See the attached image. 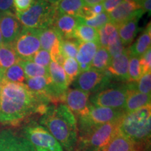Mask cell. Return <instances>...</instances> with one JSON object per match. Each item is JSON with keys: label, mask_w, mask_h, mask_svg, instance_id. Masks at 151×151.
Segmentation results:
<instances>
[{"label": "cell", "mask_w": 151, "mask_h": 151, "mask_svg": "<svg viewBox=\"0 0 151 151\" xmlns=\"http://www.w3.org/2000/svg\"><path fill=\"white\" fill-rule=\"evenodd\" d=\"M0 81V124L16 125L35 113H45L50 103L47 98L30 91L24 83Z\"/></svg>", "instance_id": "1"}, {"label": "cell", "mask_w": 151, "mask_h": 151, "mask_svg": "<svg viewBox=\"0 0 151 151\" xmlns=\"http://www.w3.org/2000/svg\"><path fill=\"white\" fill-rule=\"evenodd\" d=\"M40 124L52 135L65 151H74L78 143V127L74 114L65 104L48 106Z\"/></svg>", "instance_id": "2"}, {"label": "cell", "mask_w": 151, "mask_h": 151, "mask_svg": "<svg viewBox=\"0 0 151 151\" xmlns=\"http://www.w3.org/2000/svg\"><path fill=\"white\" fill-rule=\"evenodd\" d=\"M118 132L144 149L150 140L151 105L126 113L120 120Z\"/></svg>", "instance_id": "3"}, {"label": "cell", "mask_w": 151, "mask_h": 151, "mask_svg": "<svg viewBox=\"0 0 151 151\" xmlns=\"http://www.w3.org/2000/svg\"><path fill=\"white\" fill-rule=\"evenodd\" d=\"M59 14L57 4L46 0H35L24 12H16V16L22 27L28 29H44L53 25Z\"/></svg>", "instance_id": "4"}, {"label": "cell", "mask_w": 151, "mask_h": 151, "mask_svg": "<svg viewBox=\"0 0 151 151\" xmlns=\"http://www.w3.org/2000/svg\"><path fill=\"white\" fill-rule=\"evenodd\" d=\"M125 113L124 110L96 106L91 104L88 114L86 116L78 118L81 138L88 134L98 126L119 120Z\"/></svg>", "instance_id": "5"}, {"label": "cell", "mask_w": 151, "mask_h": 151, "mask_svg": "<svg viewBox=\"0 0 151 151\" xmlns=\"http://www.w3.org/2000/svg\"><path fill=\"white\" fill-rule=\"evenodd\" d=\"M23 134L36 151H65L60 143L41 124H28L24 127Z\"/></svg>", "instance_id": "6"}, {"label": "cell", "mask_w": 151, "mask_h": 151, "mask_svg": "<svg viewBox=\"0 0 151 151\" xmlns=\"http://www.w3.org/2000/svg\"><path fill=\"white\" fill-rule=\"evenodd\" d=\"M129 88V84L104 88L95 92L90 97V102L96 106L123 110Z\"/></svg>", "instance_id": "7"}, {"label": "cell", "mask_w": 151, "mask_h": 151, "mask_svg": "<svg viewBox=\"0 0 151 151\" xmlns=\"http://www.w3.org/2000/svg\"><path fill=\"white\" fill-rule=\"evenodd\" d=\"M121 119L98 126L88 134L81 138L82 144L86 151H99L110 141L118 132Z\"/></svg>", "instance_id": "8"}, {"label": "cell", "mask_w": 151, "mask_h": 151, "mask_svg": "<svg viewBox=\"0 0 151 151\" xmlns=\"http://www.w3.org/2000/svg\"><path fill=\"white\" fill-rule=\"evenodd\" d=\"M111 78L106 71H101L90 68L79 73L72 84L77 89L91 94L106 88L110 83Z\"/></svg>", "instance_id": "9"}, {"label": "cell", "mask_w": 151, "mask_h": 151, "mask_svg": "<svg viewBox=\"0 0 151 151\" xmlns=\"http://www.w3.org/2000/svg\"><path fill=\"white\" fill-rule=\"evenodd\" d=\"M15 51L21 60H32L35 55L40 50L41 45L36 29H28L22 27L12 43Z\"/></svg>", "instance_id": "10"}, {"label": "cell", "mask_w": 151, "mask_h": 151, "mask_svg": "<svg viewBox=\"0 0 151 151\" xmlns=\"http://www.w3.org/2000/svg\"><path fill=\"white\" fill-rule=\"evenodd\" d=\"M90 94L77 88H69L65 94L64 103L78 118L86 116L89 112Z\"/></svg>", "instance_id": "11"}, {"label": "cell", "mask_w": 151, "mask_h": 151, "mask_svg": "<svg viewBox=\"0 0 151 151\" xmlns=\"http://www.w3.org/2000/svg\"><path fill=\"white\" fill-rule=\"evenodd\" d=\"M48 70L55 102L57 104L64 103L65 94L69 86L65 71L61 65L53 61L50 62Z\"/></svg>", "instance_id": "12"}, {"label": "cell", "mask_w": 151, "mask_h": 151, "mask_svg": "<svg viewBox=\"0 0 151 151\" xmlns=\"http://www.w3.org/2000/svg\"><path fill=\"white\" fill-rule=\"evenodd\" d=\"M144 14V11L136 1H123L109 14L111 22L118 27L119 25L131 19L141 18Z\"/></svg>", "instance_id": "13"}, {"label": "cell", "mask_w": 151, "mask_h": 151, "mask_svg": "<svg viewBox=\"0 0 151 151\" xmlns=\"http://www.w3.org/2000/svg\"><path fill=\"white\" fill-rule=\"evenodd\" d=\"M0 151H36L24 137H19L11 130L0 132Z\"/></svg>", "instance_id": "14"}, {"label": "cell", "mask_w": 151, "mask_h": 151, "mask_svg": "<svg viewBox=\"0 0 151 151\" xmlns=\"http://www.w3.org/2000/svg\"><path fill=\"white\" fill-rule=\"evenodd\" d=\"M22 28L21 24L13 13H4L0 16V32L3 43L14 42L21 32Z\"/></svg>", "instance_id": "15"}, {"label": "cell", "mask_w": 151, "mask_h": 151, "mask_svg": "<svg viewBox=\"0 0 151 151\" xmlns=\"http://www.w3.org/2000/svg\"><path fill=\"white\" fill-rule=\"evenodd\" d=\"M129 52L128 48L124 49L122 54L111 58V61L106 71L111 77L119 81H127Z\"/></svg>", "instance_id": "16"}, {"label": "cell", "mask_w": 151, "mask_h": 151, "mask_svg": "<svg viewBox=\"0 0 151 151\" xmlns=\"http://www.w3.org/2000/svg\"><path fill=\"white\" fill-rule=\"evenodd\" d=\"M80 22V18L60 14L55 20L53 27L62 39H73V32Z\"/></svg>", "instance_id": "17"}, {"label": "cell", "mask_w": 151, "mask_h": 151, "mask_svg": "<svg viewBox=\"0 0 151 151\" xmlns=\"http://www.w3.org/2000/svg\"><path fill=\"white\" fill-rule=\"evenodd\" d=\"M128 84L129 88L123 109L124 112H132L150 104V94H144L138 92L135 89L134 83H129Z\"/></svg>", "instance_id": "18"}, {"label": "cell", "mask_w": 151, "mask_h": 151, "mask_svg": "<svg viewBox=\"0 0 151 151\" xmlns=\"http://www.w3.org/2000/svg\"><path fill=\"white\" fill-rule=\"evenodd\" d=\"M143 149L131 140L124 137L120 132L99 151H143Z\"/></svg>", "instance_id": "19"}, {"label": "cell", "mask_w": 151, "mask_h": 151, "mask_svg": "<svg viewBox=\"0 0 151 151\" xmlns=\"http://www.w3.org/2000/svg\"><path fill=\"white\" fill-rule=\"evenodd\" d=\"M151 45V27L150 23L143 30L136 42L128 48L130 56L140 57L146 52Z\"/></svg>", "instance_id": "20"}, {"label": "cell", "mask_w": 151, "mask_h": 151, "mask_svg": "<svg viewBox=\"0 0 151 151\" xmlns=\"http://www.w3.org/2000/svg\"><path fill=\"white\" fill-rule=\"evenodd\" d=\"M139 18H133L119 25L118 33L124 47L132 43L138 32V22Z\"/></svg>", "instance_id": "21"}, {"label": "cell", "mask_w": 151, "mask_h": 151, "mask_svg": "<svg viewBox=\"0 0 151 151\" xmlns=\"http://www.w3.org/2000/svg\"><path fill=\"white\" fill-rule=\"evenodd\" d=\"M99 47L95 42H80L77 52L76 61L78 65H86L91 67V62Z\"/></svg>", "instance_id": "22"}, {"label": "cell", "mask_w": 151, "mask_h": 151, "mask_svg": "<svg viewBox=\"0 0 151 151\" xmlns=\"http://www.w3.org/2000/svg\"><path fill=\"white\" fill-rule=\"evenodd\" d=\"M36 31L40 41L41 47L46 51L50 52L56 41L61 39L53 26L44 29H36Z\"/></svg>", "instance_id": "23"}, {"label": "cell", "mask_w": 151, "mask_h": 151, "mask_svg": "<svg viewBox=\"0 0 151 151\" xmlns=\"http://www.w3.org/2000/svg\"><path fill=\"white\" fill-rule=\"evenodd\" d=\"M73 38L79 42H95L99 43L97 29L83 23L81 18L80 22L73 32Z\"/></svg>", "instance_id": "24"}, {"label": "cell", "mask_w": 151, "mask_h": 151, "mask_svg": "<svg viewBox=\"0 0 151 151\" xmlns=\"http://www.w3.org/2000/svg\"><path fill=\"white\" fill-rule=\"evenodd\" d=\"M26 80L27 78L23 69L18 63L7 69H0V81H5L16 83H24Z\"/></svg>", "instance_id": "25"}, {"label": "cell", "mask_w": 151, "mask_h": 151, "mask_svg": "<svg viewBox=\"0 0 151 151\" xmlns=\"http://www.w3.org/2000/svg\"><path fill=\"white\" fill-rule=\"evenodd\" d=\"M20 60L11 43H2L0 46V69H7Z\"/></svg>", "instance_id": "26"}, {"label": "cell", "mask_w": 151, "mask_h": 151, "mask_svg": "<svg viewBox=\"0 0 151 151\" xmlns=\"http://www.w3.org/2000/svg\"><path fill=\"white\" fill-rule=\"evenodd\" d=\"M97 32L99 46L105 48H106L111 43L114 42L119 37L118 28L111 22L97 29Z\"/></svg>", "instance_id": "27"}, {"label": "cell", "mask_w": 151, "mask_h": 151, "mask_svg": "<svg viewBox=\"0 0 151 151\" xmlns=\"http://www.w3.org/2000/svg\"><path fill=\"white\" fill-rule=\"evenodd\" d=\"M18 64L21 66L22 69H23L24 73L27 78H34V77L38 76H50L48 68L37 65V64L31 61V60H20Z\"/></svg>", "instance_id": "28"}, {"label": "cell", "mask_w": 151, "mask_h": 151, "mask_svg": "<svg viewBox=\"0 0 151 151\" xmlns=\"http://www.w3.org/2000/svg\"><path fill=\"white\" fill-rule=\"evenodd\" d=\"M56 4L60 14L77 17L86 6L83 0H60Z\"/></svg>", "instance_id": "29"}, {"label": "cell", "mask_w": 151, "mask_h": 151, "mask_svg": "<svg viewBox=\"0 0 151 151\" xmlns=\"http://www.w3.org/2000/svg\"><path fill=\"white\" fill-rule=\"evenodd\" d=\"M111 61V57L106 48L99 46L91 62V68L98 71H105Z\"/></svg>", "instance_id": "30"}, {"label": "cell", "mask_w": 151, "mask_h": 151, "mask_svg": "<svg viewBox=\"0 0 151 151\" xmlns=\"http://www.w3.org/2000/svg\"><path fill=\"white\" fill-rule=\"evenodd\" d=\"M62 66H63L62 68L67 76L68 83L70 86V84H72V83L80 73L78 63L75 60V58H65Z\"/></svg>", "instance_id": "31"}, {"label": "cell", "mask_w": 151, "mask_h": 151, "mask_svg": "<svg viewBox=\"0 0 151 151\" xmlns=\"http://www.w3.org/2000/svg\"><path fill=\"white\" fill-rule=\"evenodd\" d=\"M139 59H140V58H139V57H129L127 82L136 83L142 76L140 63H139Z\"/></svg>", "instance_id": "32"}, {"label": "cell", "mask_w": 151, "mask_h": 151, "mask_svg": "<svg viewBox=\"0 0 151 151\" xmlns=\"http://www.w3.org/2000/svg\"><path fill=\"white\" fill-rule=\"evenodd\" d=\"M80 42L74 39H62L60 41V48L62 53L65 58H75L78 52V48Z\"/></svg>", "instance_id": "33"}, {"label": "cell", "mask_w": 151, "mask_h": 151, "mask_svg": "<svg viewBox=\"0 0 151 151\" xmlns=\"http://www.w3.org/2000/svg\"><path fill=\"white\" fill-rule=\"evenodd\" d=\"M81 20L83 23L88 26H90V27H93L96 29H100L101 27H104L105 24L111 22L109 14L108 13L105 12V11L92 18L87 19V20H83V19L81 18Z\"/></svg>", "instance_id": "34"}, {"label": "cell", "mask_w": 151, "mask_h": 151, "mask_svg": "<svg viewBox=\"0 0 151 151\" xmlns=\"http://www.w3.org/2000/svg\"><path fill=\"white\" fill-rule=\"evenodd\" d=\"M135 89L138 92L144 94H150L151 91V72L142 75L137 83H134Z\"/></svg>", "instance_id": "35"}, {"label": "cell", "mask_w": 151, "mask_h": 151, "mask_svg": "<svg viewBox=\"0 0 151 151\" xmlns=\"http://www.w3.org/2000/svg\"><path fill=\"white\" fill-rule=\"evenodd\" d=\"M32 61L35 62L37 65H41L42 67L48 68L51 62V58H50V52L46 50H39L37 53L33 57Z\"/></svg>", "instance_id": "36"}, {"label": "cell", "mask_w": 151, "mask_h": 151, "mask_svg": "<svg viewBox=\"0 0 151 151\" xmlns=\"http://www.w3.org/2000/svg\"><path fill=\"white\" fill-rule=\"evenodd\" d=\"M141 70L142 75L151 72V48H149L139 59Z\"/></svg>", "instance_id": "37"}, {"label": "cell", "mask_w": 151, "mask_h": 151, "mask_svg": "<svg viewBox=\"0 0 151 151\" xmlns=\"http://www.w3.org/2000/svg\"><path fill=\"white\" fill-rule=\"evenodd\" d=\"M109 53L110 54L111 58H114L117 55L122 54L124 50V47L122 44L120 37H118L114 42L111 43L109 46L106 48Z\"/></svg>", "instance_id": "38"}, {"label": "cell", "mask_w": 151, "mask_h": 151, "mask_svg": "<svg viewBox=\"0 0 151 151\" xmlns=\"http://www.w3.org/2000/svg\"><path fill=\"white\" fill-rule=\"evenodd\" d=\"M35 0H14V6L16 12H24L31 6Z\"/></svg>", "instance_id": "39"}, {"label": "cell", "mask_w": 151, "mask_h": 151, "mask_svg": "<svg viewBox=\"0 0 151 151\" xmlns=\"http://www.w3.org/2000/svg\"><path fill=\"white\" fill-rule=\"evenodd\" d=\"M122 1L123 0H104L102 1V5L104 11L108 14H110Z\"/></svg>", "instance_id": "40"}, {"label": "cell", "mask_w": 151, "mask_h": 151, "mask_svg": "<svg viewBox=\"0 0 151 151\" xmlns=\"http://www.w3.org/2000/svg\"><path fill=\"white\" fill-rule=\"evenodd\" d=\"M13 8H14V0H0V12L2 14L11 12Z\"/></svg>", "instance_id": "41"}, {"label": "cell", "mask_w": 151, "mask_h": 151, "mask_svg": "<svg viewBox=\"0 0 151 151\" xmlns=\"http://www.w3.org/2000/svg\"><path fill=\"white\" fill-rule=\"evenodd\" d=\"M90 9V12L91 14L92 18L93 17L97 16L104 11V9L102 3L97 4L91 6H89Z\"/></svg>", "instance_id": "42"}, {"label": "cell", "mask_w": 151, "mask_h": 151, "mask_svg": "<svg viewBox=\"0 0 151 151\" xmlns=\"http://www.w3.org/2000/svg\"><path fill=\"white\" fill-rule=\"evenodd\" d=\"M141 8L144 11V12H148L149 15H150L151 11V0H141L139 2Z\"/></svg>", "instance_id": "43"}, {"label": "cell", "mask_w": 151, "mask_h": 151, "mask_svg": "<svg viewBox=\"0 0 151 151\" xmlns=\"http://www.w3.org/2000/svg\"><path fill=\"white\" fill-rule=\"evenodd\" d=\"M103 1L104 0H83L86 6H89L97 4L102 3Z\"/></svg>", "instance_id": "44"}, {"label": "cell", "mask_w": 151, "mask_h": 151, "mask_svg": "<svg viewBox=\"0 0 151 151\" xmlns=\"http://www.w3.org/2000/svg\"><path fill=\"white\" fill-rule=\"evenodd\" d=\"M46 1H48V2L50 3V4H56L58 3V1H60V0H46Z\"/></svg>", "instance_id": "45"}, {"label": "cell", "mask_w": 151, "mask_h": 151, "mask_svg": "<svg viewBox=\"0 0 151 151\" xmlns=\"http://www.w3.org/2000/svg\"><path fill=\"white\" fill-rule=\"evenodd\" d=\"M3 43V40H2V37H1V32H0V46Z\"/></svg>", "instance_id": "46"}, {"label": "cell", "mask_w": 151, "mask_h": 151, "mask_svg": "<svg viewBox=\"0 0 151 151\" xmlns=\"http://www.w3.org/2000/svg\"><path fill=\"white\" fill-rule=\"evenodd\" d=\"M1 81H0V92H1Z\"/></svg>", "instance_id": "47"}]
</instances>
